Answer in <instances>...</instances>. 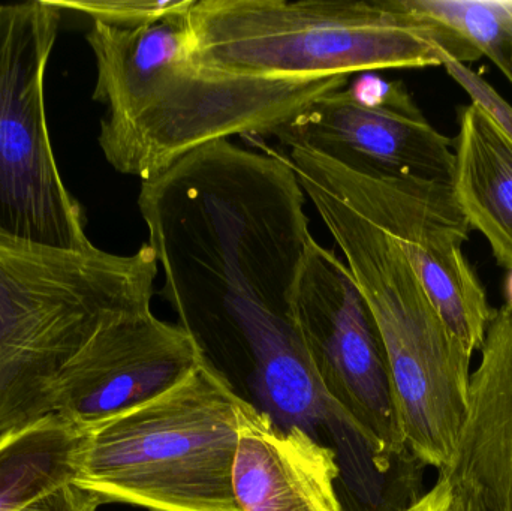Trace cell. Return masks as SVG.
Segmentation results:
<instances>
[{"instance_id":"7c38bea8","label":"cell","mask_w":512,"mask_h":511,"mask_svg":"<svg viewBox=\"0 0 512 511\" xmlns=\"http://www.w3.org/2000/svg\"><path fill=\"white\" fill-rule=\"evenodd\" d=\"M480 351L456 455L439 476L474 486L496 511H512L511 306L495 311Z\"/></svg>"},{"instance_id":"2e32d148","label":"cell","mask_w":512,"mask_h":511,"mask_svg":"<svg viewBox=\"0 0 512 511\" xmlns=\"http://www.w3.org/2000/svg\"><path fill=\"white\" fill-rule=\"evenodd\" d=\"M62 11H77L92 21L120 27L140 29L171 17L186 15L195 0H51Z\"/></svg>"},{"instance_id":"e0dca14e","label":"cell","mask_w":512,"mask_h":511,"mask_svg":"<svg viewBox=\"0 0 512 511\" xmlns=\"http://www.w3.org/2000/svg\"><path fill=\"white\" fill-rule=\"evenodd\" d=\"M442 66L447 69L448 75L471 96L472 104L480 105L492 117L493 122L499 126L502 134L512 144V107L496 92L495 87L474 69L456 62L448 54L442 53Z\"/></svg>"},{"instance_id":"52a82bcc","label":"cell","mask_w":512,"mask_h":511,"mask_svg":"<svg viewBox=\"0 0 512 511\" xmlns=\"http://www.w3.org/2000/svg\"><path fill=\"white\" fill-rule=\"evenodd\" d=\"M295 323L319 389L381 470L426 467L406 447L375 317L345 261L316 240L298 282Z\"/></svg>"},{"instance_id":"ffe728a7","label":"cell","mask_w":512,"mask_h":511,"mask_svg":"<svg viewBox=\"0 0 512 511\" xmlns=\"http://www.w3.org/2000/svg\"><path fill=\"white\" fill-rule=\"evenodd\" d=\"M451 500V482L447 477L439 476L430 491H427L417 503L403 511H448Z\"/></svg>"},{"instance_id":"9a60e30c","label":"cell","mask_w":512,"mask_h":511,"mask_svg":"<svg viewBox=\"0 0 512 511\" xmlns=\"http://www.w3.org/2000/svg\"><path fill=\"white\" fill-rule=\"evenodd\" d=\"M436 30L445 54L468 66L486 56L510 77L512 0H393Z\"/></svg>"},{"instance_id":"3957f363","label":"cell","mask_w":512,"mask_h":511,"mask_svg":"<svg viewBox=\"0 0 512 511\" xmlns=\"http://www.w3.org/2000/svg\"><path fill=\"white\" fill-rule=\"evenodd\" d=\"M158 272L149 243L117 255L0 233V435L53 414L66 363L105 324L152 308Z\"/></svg>"},{"instance_id":"d6986e66","label":"cell","mask_w":512,"mask_h":511,"mask_svg":"<svg viewBox=\"0 0 512 511\" xmlns=\"http://www.w3.org/2000/svg\"><path fill=\"white\" fill-rule=\"evenodd\" d=\"M450 482L451 500L448 511H496L474 486L457 482V480H450Z\"/></svg>"},{"instance_id":"ac0fdd59","label":"cell","mask_w":512,"mask_h":511,"mask_svg":"<svg viewBox=\"0 0 512 511\" xmlns=\"http://www.w3.org/2000/svg\"><path fill=\"white\" fill-rule=\"evenodd\" d=\"M104 506L99 498L74 483L60 486L18 511H98Z\"/></svg>"},{"instance_id":"277c9868","label":"cell","mask_w":512,"mask_h":511,"mask_svg":"<svg viewBox=\"0 0 512 511\" xmlns=\"http://www.w3.org/2000/svg\"><path fill=\"white\" fill-rule=\"evenodd\" d=\"M185 24L195 62L255 77L429 68L444 53L438 32L393 0H195Z\"/></svg>"},{"instance_id":"9c48e42d","label":"cell","mask_w":512,"mask_h":511,"mask_svg":"<svg viewBox=\"0 0 512 511\" xmlns=\"http://www.w3.org/2000/svg\"><path fill=\"white\" fill-rule=\"evenodd\" d=\"M271 137L366 176L451 182L454 140L433 128L402 81L358 74L315 99Z\"/></svg>"},{"instance_id":"5bb4252c","label":"cell","mask_w":512,"mask_h":511,"mask_svg":"<svg viewBox=\"0 0 512 511\" xmlns=\"http://www.w3.org/2000/svg\"><path fill=\"white\" fill-rule=\"evenodd\" d=\"M84 432L51 414L0 435V511H18L74 483Z\"/></svg>"},{"instance_id":"30bf717a","label":"cell","mask_w":512,"mask_h":511,"mask_svg":"<svg viewBox=\"0 0 512 511\" xmlns=\"http://www.w3.org/2000/svg\"><path fill=\"white\" fill-rule=\"evenodd\" d=\"M204 362L179 324L140 309L105 324L60 372L53 414L81 432L135 410L188 380Z\"/></svg>"},{"instance_id":"44dd1931","label":"cell","mask_w":512,"mask_h":511,"mask_svg":"<svg viewBox=\"0 0 512 511\" xmlns=\"http://www.w3.org/2000/svg\"><path fill=\"white\" fill-rule=\"evenodd\" d=\"M507 305L512 308V272L507 281Z\"/></svg>"},{"instance_id":"ba28073f","label":"cell","mask_w":512,"mask_h":511,"mask_svg":"<svg viewBox=\"0 0 512 511\" xmlns=\"http://www.w3.org/2000/svg\"><path fill=\"white\" fill-rule=\"evenodd\" d=\"M297 150L340 197L402 248L454 335L472 353L481 350L495 311L466 257L472 228L457 204L451 182L366 176L309 150Z\"/></svg>"},{"instance_id":"8992f818","label":"cell","mask_w":512,"mask_h":511,"mask_svg":"<svg viewBox=\"0 0 512 511\" xmlns=\"http://www.w3.org/2000/svg\"><path fill=\"white\" fill-rule=\"evenodd\" d=\"M62 9L0 3V233L68 251L92 242L51 149L44 80Z\"/></svg>"},{"instance_id":"7a4b0ae2","label":"cell","mask_w":512,"mask_h":511,"mask_svg":"<svg viewBox=\"0 0 512 511\" xmlns=\"http://www.w3.org/2000/svg\"><path fill=\"white\" fill-rule=\"evenodd\" d=\"M286 156L378 324L406 447L444 473L468 413L474 353L445 323L402 248L340 197L300 150Z\"/></svg>"},{"instance_id":"5b68a950","label":"cell","mask_w":512,"mask_h":511,"mask_svg":"<svg viewBox=\"0 0 512 511\" xmlns=\"http://www.w3.org/2000/svg\"><path fill=\"white\" fill-rule=\"evenodd\" d=\"M240 398L204 359L170 392L84 432L74 485L104 506L240 511L233 488Z\"/></svg>"},{"instance_id":"6da1fadb","label":"cell","mask_w":512,"mask_h":511,"mask_svg":"<svg viewBox=\"0 0 512 511\" xmlns=\"http://www.w3.org/2000/svg\"><path fill=\"white\" fill-rule=\"evenodd\" d=\"M186 15L140 29L92 21L93 99L107 105L99 146L122 174L153 179L234 135H270L349 77L271 78L213 69L188 50Z\"/></svg>"},{"instance_id":"4fadbf2b","label":"cell","mask_w":512,"mask_h":511,"mask_svg":"<svg viewBox=\"0 0 512 511\" xmlns=\"http://www.w3.org/2000/svg\"><path fill=\"white\" fill-rule=\"evenodd\" d=\"M454 155L451 186L457 204L472 230L486 237L499 266L512 272V144L471 102L459 111Z\"/></svg>"},{"instance_id":"7402d4cb","label":"cell","mask_w":512,"mask_h":511,"mask_svg":"<svg viewBox=\"0 0 512 511\" xmlns=\"http://www.w3.org/2000/svg\"><path fill=\"white\" fill-rule=\"evenodd\" d=\"M508 80H510V83L512 84V56H511V72H510V77H508Z\"/></svg>"},{"instance_id":"8fae6325","label":"cell","mask_w":512,"mask_h":511,"mask_svg":"<svg viewBox=\"0 0 512 511\" xmlns=\"http://www.w3.org/2000/svg\"><path fill=\"white\" fill-rule=\"evenodd\" d=\"M339 453L240 398L233 488L240 511H343Z\"/></svg>"}]
</instances>
